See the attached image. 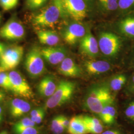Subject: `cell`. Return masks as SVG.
I'll use <instances>...</instances> for the list:
<instances>
[{
    "label": "cell",
    "mask_w": 134,
    "mask_h": 134,
    "mask_svg": "<svg viewBox=\"0 0 134 134\" xmlns=\"http://www.w3.org/2000/svg\"><path fill=\"white\" fill-rule=\"evenodd\" d=\"M31 105L26 101L20 98H15L10 102V114L14 118H18L29 112Z\"/></svg>",
    "instance_id": "obj_15"
},
{
    "label": "cell",
    "mask_w": 134,
    "mask_h": 134,
    "mask_svg": "<svg viewBox=\"0 0 134 134\" xmlns=\"http://www.w3.org/2000/svg\"><path fill=\"white\" fill-rule=\"evenodd\" d=\"M24 68L31 78H37L46 71L41 49L34 46L29 50L24 60Z\"/></svg>",
    "instance_id": "obj_3"
},
{
    "label": "cell",
    "mask_w": 134,
    "mask_h": 134,
    "mask_svg": "<svg viewBox=\"0 0 134 134\" xmlns=\"http://www.w3.org/2000/svg\"><path fill=\"white\" fill-rule=\"evenodd\" d=\"M101 8L106 12H112L118 8V0H98Z\"/></svg>",
    "instance_id": "obj_22"
},
{
    "label": "cell",
    "mask_w": 134,
    "mask_h": 134,
    "mask_svg": "<svg viewBox=\"0 0 134 134\" xmlns=\"http://www.w3.org/2000/svg\"><path fill=\"white\" fill-rule=\"evenodd\" d=\"M0 87L5 90L11 91L10 79L9 73L7 72H0Z\"/></svg>",
    "instance_id": "obj_24"
},
{
    "label": "cell",
    "mask_w": 134,
    "mask_h": 134,
    "mask_svg": "<svg viewBox=\"0 0 134 134\" xmlns=\"http://www.w3.org/2000/svg\"><path fill=\"white\" fill-rule=\"evenodd\" d=\"M101 134H121L120 132L116 130H107Z\"/></svg>",
    "instance_id": "obj_38"
},
{
    "label": "cell",
    "mask_w": 134,
    "mask_h": 134,
    "mask_svg": "<svg viewBox=\"0 0 134 134\" xmlns=\"http://www.w3.org/2000/svg\"><path fill=\"white\" fill-rule=\"evenodd\" d=\"M7 48V47L5 44L0 42V58L1 57V56H2L3 53H4V52Z\"/></svg>",
    "instance_id": "obj_36"
},
{
    "label": "cell",
    "mask_w": 134,
    "mask_h": 134,
    "mask_svg": "<svg viewBox=\"0 0 134 134\" xmlns=\"http://www.w3.org/2000/svg\"><path fill=\"white\" fill-rule=\"evenodd\" d=\"M43 110H44V109L43 108H37L34 109L30 112V117L35 116L36 115H38L40 113H41L42 111H43Z\"/></svg>",
    "instance_id": "obj_35"
},
{
    "label": "cell",
    "mask_w": 134,
    "mask_h": 134,
    "mask_svg": "<svg viewBox=\"0 0 134 134\" xmlns=\"http://www.w3.org/2000/svg\"><path fill=\"white\" fill-rule=\"evenodd\" d=\"M134 7V0H118V8L125 10Z\"/></svg>",
    "instance_id": "obj_28"
},
{
    "label": "cell",
    "mask_w": 134,
    "mask_h": 134,
    "mask_svg": "<svg viewBox=\"0 0 134 134\" xmlns=\"http://www.w3.org/2000/svg\"><path fill=\"white\" fill-rule=\"evenodd\" d=\"M76 88L74 82L66 80L60 81L54 93L48 98L45 103L46 108L52 109L61 106L70 100Z\"/></svg>",
    "instance_id": "obj_2"
},
{
    "label": "cell",
    "mask_w": 134,
    "mask_h": 134,
    "mask_svg": "<svg viewBox=\"0 0 134 134\" xmlns=\"http://www.w3.org/2000/svg\"></svg>",
    "instance_id": "obj_44"
},
{
    "label": "cell",
    "mask_w": 134,
    "mask_h": 134,
    "mask_svg": "<svg viewBox=\"0 0 134 134\" xmlns=\"http://www.w3.org/2000/svg\"><path fill=\"white\" fill-rule=\"evenodd\" d=\"M114 97L109 86L106 85H96L88 91L85 98V106L92 112L99 114L103 108L112 105Z\"/></svg>",
    "instance_id": "obj_1"
},
{
    "label": "cell",
    "mask_w": 134,
    "mask_h": 134,
    "mask_svg": "<svg viewBox=\"0 0 134 134\" xmlns=\"http://www.w3.org/2000/svg\"><path fill=\"white\" fill-rule=\"evenodd\" d=\"M45 114V110H43V111H42L38 115H36L35 116L30 117V118L36 124H38L42 121V120L44 118Z\"/></svg>",
    "instance_id": "obj_32"
},
{
    "label": "cell",
    "mask_w": 134,
    "mask_h": 134,
    "mask_svg": "<svg viewBox=\"0 0 134 134\" xmlns=\"http://www.w3.org/2000/svg\"><path fill=\"white\" fill-rule=\"evenodd\" d=\"M83 122L86 127L87 133L91 134H100L102 133L103 130V127L101 123L99 124H94L87 122H85L84 121H83Z\"/></svg>",
    "instance_id": "obj_25"
},
{
    "label": "cell",
    "mask_w": 134,
    "mask_h": 134,
    "mask_svg": "<svg viewBox=\"0 0 134 134\" xmlns=\"http://www.w3.org/2000/svg\"><path fill=\"white\" fill-rule=\"evenodd\" d=\"M84 1L86 2V3L87 2V3H91L93 2V0H84Z\"/></svg>",
    "instance_id": "obj_41"
},
{
    "label": "cell",
    "mask_w": 134,
    "mask_h": 134,
    "mask_svg": "<svg viewBox=\"0 0 134 134\" xmlns=\"http://www.w3.org/2000/svg\"><path fill=\"white\" fill-rule=\"evenodd\" d=\"M126 116L131 120H134V101L131 103L125 111Z\"/></svg>",
    "instance_id": "obj_29"
},
{
    "label": "cell",
    "mask_w": 134,
    "mask_h": 134,
    "mask_svg": "<svg viewBox=\"0 0 134 134\" xmlns=\"http://www.w3.org/2000/svg\"></svg>",
    "instance_id": "obj_45"
},
{
    "label": "cell",
    "mask_w": 134,
    "mask_h": 134,
    "mask_svg": "<svg viewBox=\"0 0 134 134\" xmlns=\"http://www.w3.org/2000/svg\"><path fill=\"white\" fill-rule=\"evenodd\" d=\"M58 70L60 74L66 77H80L82 74L80 67L70 58H66L60 64Z\"/></svg>",
    "instance_id": "obj_13"
},
{
    "label": "cell",
    "mask_w": 134,
    "mask_h": 134,
    "mask_svg": "<svg viewBox=\"0 0 134 134\" xmlns=\"http://www.w3.org/2000/svg\"><path fill=\"white\" fill-rule=\"evenodd\" d=\"M129 90L131 92H134V75L132 77V80L130 81L129 86Z\"/></svg>",
    "instance_id": "obj_37"
},
{
    "label": "cell",
    "mask_w": 134,
    "mask_h": 134,
    "mask_svg": "<svg viewBox=\"0 0 134 134\" xmlns=\"http://www.w3.org/2000/svg\"><path fill=\"white\" fill-rule=\"evenodd\" d=\"M60 17H61L60 10L52 4L35 14L32 19V23L39 27H52L57 24Z\"/></svg>",
    "instance_id": "obj_4"
},
{
    "label": "cell",
    "mask_w": 134,
    "mask_h": 134,
    "mask_svg": "<svg viewBox=\"0 0 134 134\" xmlns=\"http://www.w3.org/2000/svg\"><path fill=\"white\" fill-rule=\"evenodd\" d=\"M5 97V94L4 91L0 90V102L4 100Z\"/></svg>",
    "instance_id": "obj_39"
},
{
    "label": "cell",
    "mask_w": 134,
    "mask_h": 134,
    "mask_svg": "<svg viewBox=\"0 0 134 134\" xmlns=\"http://www.w3.org/2000/svg\"><path fill=\"white\" fill-rule=\"evenodd\" d=\"M43 59L48 63L56 65L60 64L66 58V49L61 47L50 46L41 49Z\"/></svg>",
    "instance_id": "obj_11"
},
{
    "label": "cell",
    "mask_w": 134,
    "mask_h": 134,
    "mask_svg": "<svg viewBox=\"0 0 134 134\" xmlns=\"http://www.w3.org/2000/svg\"><path fill=\"white\" fill-rule=\"evenodd\" d=\"M24 54V48L15 45L6 49L0 58V72L13 71L18 66Z\"/></svg>",
    "instance_id": "obj_5"
},
{
    "label": "cell",
    "mask_w": 134,
    "mask_h": 134,
    "mask_svg": "<svg viewBox=\"0 0 134 134\" xmlns=\"http://www.w3.org/2000/svg\"><path fill=\"white\" fill-rule=\"evenodd\" d=\"M12 90L15 96L27 99L34 97V93L27 81L22 74L17 71L13 70L9 72Z\"/></svg>",
    "instance_id": "obj_7"
},
{
    "label": "cell",
    "mask_w": 134,
    "mask_h": 134,
    "mask_svg": "<svg viewBox=\"0 0 134 134\" xmlns=\"http://www.w3.org/2000/svg\"><path fill=\"white\" fill-rule=\"evenodd\" d=\"M127 81V77L124 75L120 74L113 77L109 82V87L111 91H118L124 86Z\"/></svg>",
    "instance_id": "obj_21"
},
{
    "label": "cell",
    "mask_w": 134,
    "mask_h": 134,
    "mask_svg": "<svg viewBox=\"0 0 134 134\" xmlns=\"http://www.w3.org/2000/svg\"><path fill=\"white\" fill-rule=\"evenodd\" d=\"M84 66L86 72L91 75L102 74L109 71L111 69L110 64L103 60H87L85 63Z\"/></svg>",
    "instance_id": "obj_14"
},
{
    "label": "cell",
    "mask_w": 134,
    "mask_h": 134,
    "mask_svg": "<svg viewBox=\"0 0 134 134\" xmlns=\"http://www.w3.org/2000/svg\"><path fill=\"white\" fill-rule=\"evenodd\" d=\"M37 35L40 43L50 46H54L60 41V38L58 34L51 30H39Z\"/></svg>",
    "instance_id": "obj_17"
},
{
    "label": "cell",
    "mask_w": 134,
    "mask_h": 134,
    "mask_svg": "<svg viewBox=\"0 0 134 134\" xmlns=\"http://www.w3.org/2000/svg\"><path fill=\"white\" fill-rule=\"evenodd\" d=\"M0 134H9V133L7 132V131H2V132H0Z\"/></svg>",
    "instance_id": "obj_42"
},
{
    "label": "cell",
    "mask_w": 134,
    "mask_h": 134,
    "mask_svg": "<svg viewBox=\"0 0 134 134\" xmlns=\"http://www.w3.org/2000/svg\"><path fill=\"white\" fill-rule=\"evenodd\" d=\"M86 34L83 25L73 23L68 26L63 32V37L66 43L74 45L80 41Z\"/></svg>",
    "instance_id": "obj_10"
},
{
    "label": "cell",
    "mask_w": 134,
    "mask_h": 134,
    "mask_svg": "<svg viewBox=\"0 0 134 134\" xmlns=\"http://www.w3.org/2000/svg\"><path fill=\"white\" fill-rule=\"evenodd\" d=\"M63 5L66 14L73 19L81 21L86 18L87 7L84 0H63Z\"/></svg>",
    "instance_id": "obj_9"
},
{
    "label": "cell",
    "mask_w": 134,
    "mask_h": 134,
    "mask_svg": "<svg viewBox=\"0 0 134 134\" xmlns=\"http://www.w3.org/2000/svg\"><path fill=\"white\" fill-rule=\"evenodd\" d=\"M81 117L82 120L85 122H87L94 124H101L100 121L96 117L88 116H81Z\"/></svg>",
    "instance_id": "obj_30"
},
{
    "label": "cell",
    "mask_w": 134,
    "mask_h": 134,
    "mask_svg": "<svg viewBox=\"0 0 134 134\" xmlns=\"http://www.w3.org/2000/svg\"><path fill=\"white\" fill-rule=\"evenodd\" d=\"M19 134H39L38 131L36 128L29 127L25 130Z\"/></svg>",
    "instance_id": "obj_33"
},
{
    "label": "cell",
    "mask_w": 134,
    "mask_h": 134,
    "mask_svg": "<svg viewBox=\"0 0 134 134\" xmlns=\"http://www.w3.org/2000/svg\"><path fill=\"white\" fill-rule=\"evenodd\" d=\"M99 48L101 52L108 57H114L120 51L122 42L120 37L109 32L101 34L98 41Z\"/></svg>",
    "instance_id": "obj_6"
},
{
    "label": "cell",
    "mask_w": 134,
    "mask_h": 134,
    "mask_svg": "<svg viewBox=\"0 0 134 134\" xmlns=\"http://www.w3.org/2000/svg\"><path fill=\"white\" fill-rule=\"evenodd\" d=\"M35 124L30 118L25 117L15 123L13 127V129L15 134H19L29 127H34Z\"/></svg>",
    "instance_id": "obj_20"
},
{
    "label": "cell",
    "mask_w": 134,
    "mask_h": 134,
    "mask_svg": "<svg viewBox=\"0 0 134 134\" xmlns=\"http://www.w3.org/2000/svg\"><path fill=\"white\" fill-rule=\"evenodd\" d=\"M57 85L51 76H46L40 81L37 86V91L40 96L50 97L56 91Z\"/></svg>",
    "instance_id": "obj_16"
},
{
    "label": "cell",
    "mask_w": 134,
    "mask_h": 134,
    "mask_svg": "<svg viewBox=\"0 0 134 134\" xmlns=\"http://www.w3.org/2000/svg\"><path fill=\"white\" fill-rule=\"evenodd\" d=\"M50 129L55 134H61L66 130L61 123L60 115L55 117L52 119L51 122Z\"/></svg>",
    "instance_id": "obj_23"
},
{
    "label": "cell",
    "mask_w": 134,
    "mask_h": 134,
    "mask_svg": "<svg viewBox=\"0 0 134 134\" xmlns=\"http://www.w3.org/2000/svg\"><path fill=\"white\" fill-rule=\"evenodd\" d=\"M67 129L69 134H87L86 127L81 119V116L73 117L70 120Z\"/></svg>",
    "instance_id": "obj_18"
},
{
    "label": "cell",
    "mask_w": 134,
    "mask_h": 134,
    "mask_svg": "<svg viewBox=\"0 0 134 134\" xmlns=\"http://www.w3.org/2000/svg\"><path fill=\"white\" fill-rule=\"evenodd\" d=\"M19 0H0V7L5 11H9L14 8Z\"/></svg>",
    "instance_id": "obj_27"
},
{
    "label": "cell",
    "mask_w": 134,
    "mask_h": 134,
    "mask_svg": "<svg viewBox=\"0 0 134 134\" xmlns=\"http://www.w3.org/2000/svg\"><path fill=\"white\" fill-rule=\"evenodd\" d=\"M25 29L19 21L13 19L0 28V37L9 40H20L24 37Z\"/></svg>",
    "instance_id": "obj_8"
},
{
    "label": "cell",
    "mask_w": 134,
    "mask_h": 134,
    "mask_svg": "<svg viewBox=\"0 0 134 134\" xmlns=\"http://www.w3.org/2000/svg\"><path fill=\"white\" fill-rule=\"evenodd\" d=\"M52 1L53 4L56 5L59 9V10H60L61 14V17L64 18L66 14L63 8V0H52Z\"/></svg>",
    "instance_id": "obj_31"
},
{
    "label": "cell",
    "mask_w": 134,
    "mask_h": 134,
    "mask_svg": "<svg viewBox=\"0 0 134 134\" xmlns=\"http://www.w3.org/2000/svg\"><path fill=\"white\" fill-rule=\"evenodd\" d=\"M1 19H2V16H1V14H0V23H1Z\"/></svg>",
    "instance_id": "obj_43"
},
{
    "label": "cell",
    "mask_w": 134,
    "mask_h": 134,
    "mask_svg": "<svg viewBox=\"0 0 134 134\" xmlns=\"http://www.w3.org/2000/svg\"><path fill=\"white\" fill-rule=\"evenodd\" d=\"M48 0H25L26 7L30 10H36L45 5Z\"/></svg>",
    "instance_id": "obj_26"
},
{
    "label": "cell",
    "mask_w": 134,
    "mask_h": 134,
    "mask_svg": "<svg viewBox=\"0 0 134 134\" xmlns=\"http://www.w3.org/2000/svg\"><path fill=\"white\" fill-rule=\"evenodd\" d=\"M60 116H61V122L62 124L65 128L66 129H67L70 125V121L69 120L67 117L64 116L60 115Z\"/></svg>",
    "instance_id": "obj_34"
},
{
    "label": "cell",
    "mask_w": 134,
    "mask_h": 134,
    "mask_svg": "<svg viewBox=\"0 0 134 134\" xmlns=\"http://www.w3.org/2000/svg\"><path fill=\"white\" fill-rule=\"evenodd\" d=\"M3 120V110L2 107L0 106V124L2 123Z\"/></svg>",
    "instance_id": "obj_40"
},
{
    "label": "cell",
    "mask_w": 134,
    "mask_h": 134,
    "mask_svg": "<svg viewBox=\"0 0 134 134\" xmlns=\"http://www.w3.org/2000/svg\"><path fill=\"white\" fill-rule=\"evenodd\" d=\"M80 48L83 54L91 57H96L99 53L98 41L90 32L86 33L80 40Z\"/></svg>",
    "instance_id": "obj_12"
},
{
    "label": "cell",
    "mask_w": 134,
    "mask_h": 134,
    "mask_svg": "<svg viewBox=\"0 0 134 134\" xmlns=\"http://www.w3.org/2000/svg\"><path fill=\"white\" fill-rule=\"evenodd\" d=\"M119 28L120 31L125 35L134 37V16H128L121 20Z\"/></svg>",
    "instance_id": "obj_19"
}]
</instances>
